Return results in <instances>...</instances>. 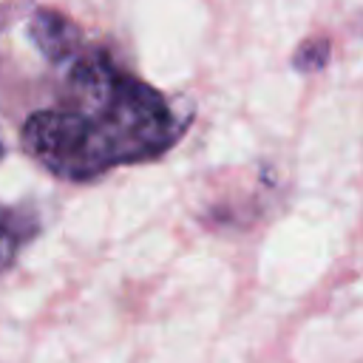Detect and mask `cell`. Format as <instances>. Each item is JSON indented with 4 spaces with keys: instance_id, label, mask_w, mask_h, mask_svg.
<instances>
[{
    "instance_id": "obj_2",
    "label": "cell",
    "mask_w": 363,
    "mask_h": 363,
    "mask_svg": "<svg viewBox=\"0 0 363 363\" xmlns=\"http://www.w3.org/2000/svg\"><path fill=\"white\" fill-rule=\"evenodd\" d=\"M26 31H28L31 45L40 51V57H45L54 65L68 62L71 57H77L85 48L79 26L54 9H37L28 17Z\"/></svg>"
},
{
    "instance_id": "obj_4",
    "label": "cell",
    "mask_w": 363,
    "mask_h": 363,
    "mask_svg": "<svg viewBox=\"0 0 363 363\" xmlns=\"http://www.w3.org/2000/svg\"><path fill=\"white\" fill-rule=\"evenodd\" d=\"M329 48H332V43L326 37H312V40L301 43V48L295 51L292 65L298 71H306V74L309 71H320L329 62Z\"/></svg>"
},
{
    "instance_id": "obj_3",
    "label": "cell",
    "mask_w": 363,
    "mask_h": 363,
    "mask_svg": "<svg viewBox=\"0 0 363 363\" xmlns=\"http://www.w3.org/2000/svg\"><path fill=\"white\" fill-rule=\"evenodd\" d=\"M31 233L34 227H28V218L20 210H0V272L14 261Z\"/></svg>"
},
{
    "instance_id": "obj_5",
    "label": "cell",
    "mask_w": 363,
    "mask_h": 363,
    "mask_svg": "<svg viewBox=\"0 0 363 363\" xmlns=\"http://www.w3.org/2000/svg\"><path fill=\"white\" fill-rule=\"evenodd\" d=\"M0 156H3V142H0Z\"/></svg>"
},
{
    "instance_id": "obj_1",
    "label": "cell",
    "mask_w": 363,
    "mask_h": 363,
    "mask_svg": "<svg viewBox=\"0 0 363 363\" xmlns=\"http://www.w3.org/2000/svg\"><path fill=\"white\" fill-rule=\"evenodd\" d=\"M60 68L54 105L26 116L20 142L62 182H91L113 167L150 162L187 130L190 113L128 74L102 48L85 45Z\"/></svg>"
}]
</instances>
